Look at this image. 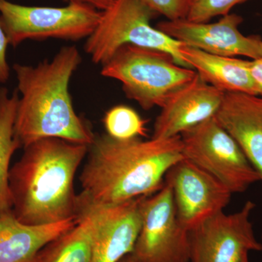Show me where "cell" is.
<instances>
[{"label":"cell","mask_w":262,"mask_h":262,"mask_svg":"<svg viewBox=\"0 0 262 262\" xmlns=\"http://www.w3.org/2000/svg\"><path fill=\"white\" fill-rule=\"evenodd\" d=\"M158 14L141 0H113L100 23L86 39L84 51L95 64L102 66L121 46L134 45L168 53L177 64L187 67L180 53L184 43L151 27Z\"/></svg>","instance_id":"obj_5"},{"label":"cell","mask_w":262,"mask_h":262,"mask_svg":"<svg viewBox=\"0 0 262 262\" xmlns=\"http://www.w3.org/2000/svg\"><path fill=\"white\" fill-rule=\"evenodd\" d=\"M225 92L202 80L196 73L194 80L178 90L161 107L153 131V139H169L214 117L223 101Z\"/></svg>","instance_id":"obj_13"},{"label":"cell","mask_w":262,"mask_h":262,"mask_svg":"<svg viewBox=\"0 0 262 262\" xmlns=\"http://www.w3.org/2000/svg\"><path fill=\"white\" fill-rule=\"evenodd\" d=\"M76 219L43 225H29L13 212L0 216V262H35L48 244L73 228Z\"/></svg>","instance_id":"obj_15"},{"label":"cell","mask_w":262,"mask_h":262,"mask_svg":"<svg viewBox=\"0 0 262 262\" xmlns=\"http://www.w3.org/2000/svg\"><path fill=\"white\" fill-rule=\"evenodd\" d=\"M64 2L72 3V2H78V3H87L95 7L101 11L107 9L108 7L113 3V0H63Z\"/></svg>","instance_id":"obj_24"},{"label":"cell","mask_w":262,"mask_h":262,"mask_svg":"<svg viewBox=\"0 0 262 262\" xmlns=\"http://www.w3.org/2000/svg\"><path fill=\"white\" fill-rule=\"evenodd\" d=\"M180 53L188 68L215 89L257 96L250 73L251 61L211 54L185 44L181 46Z\"/></svg>","instance_id":"obj_16"},{"label":"cell","mask_w":262,"mask_h":262,"mask_svg":"<svg viewBox=\"0 0 262 262\" xmlns=\"http://www.w3.org/2000/svg\"><path fill=\"white\" fill-rule=\"evenodd\" d=\"M248 0H192L187 18L195 23H207L219 15L229 14L235 5Z\"/></svg>","instance_id":"obj_20"},{"label":"cell","mask_w":262,"mask_h":262,"mask_svg":"<svg viewBox=\"0 0 262 262\" xmlns=\"http://www.w3.org/2000/svg\"><path fill=\"white\" fill-rule=\"evenodd\" d=\"M77 224L68 232L46 245L38 253L35 262H91L92 230L90 221L76 215Z\"/></svg>","instance_id":"obj_18"},{"label":"cell","mask_w":262,"mask_h":262,"mask_svg":"<svg viewBox=\"0 0 262 262\" xmlns=\"http://www.w3.org/2000/svg\"><path fill=\"white\" fill-rule=\"evenodd\" d=\"M8 46V37L0 24V84L7 82L10 77V67L7 61V50Z\"/></svg>","instance_id":"obj_22"},{"label":"cell","mask_w":262,"mask_h":262,"mask_svg":"<svg viewBox=\"0 0 262 262\" xmlns=\"http://www.w3.org/2000/svg\"><path fill=\"white\" fill-rule=\"evenodd\" d=\"M165 183L171 188L179 222L188 231L224 211L232 195L220 181L186 158L169 169Z\"/></svg>","instance_id":"obj_11"},{"label":"cell","mask_w":262,"mask_h":262,"mask_svg":"<svg viewBox=\"0 0 262 262\" xmlns=\"http://www.w3.org/2000/svg\"><path fill=\"white\" fill-rule=\"evenodd\" d=\"M10 168L13 215L22 223L43 225L76 219L74 181L89 146L45 138L24 148Z\"/></svg>","instance_id":"obj_3"},{"label":"cell","mask_w":262,"mask_h":262,"mask_svg":"<svg viewBox=\"0 0 262 262\" xmlns=\"http://www.w3.org/2000/svg\"><path fill=\"white\" fill-rule=\"evenodd\" d=\"M183 156L220 181L232 194L243 193L259 176L237 141L212 117L181 134Z\"/></svg>","instance_id":"obj_7"},{"label":"cell","mask_w":262,"mask_h":262,"mask_svg":"<svg viewBox=\"0 0 262 262\" xmlns=\"http://www.w3.org/2000/svg\"><path fill=\"white\" fill-rule=\"evenodd\" d=\"M101 75L119 81L129 99L149 111L194 80L196 72L177 64L165 52L124 45L102 65Z\"/></svg>","instance_id":"obj_4"},{"label":"cell","mask_w":262,"mask_h":262,"mask_svg":"<svg viewBox=\"0 0 262 262\" xmlns=\"http://www.w3.org/2000/svg\"><path fill=\"white\" fill-rule=\"evenodd\" d=\"M141 227L130 254L138 262H189V231L177 216L166 183L141 200Z\"/></svg>","instance_id":"obj_8"},{"label":"cell","mask_w":262,"mask_h":262,"mask_svg":"<svg viewBox=\"0 0 262 262\" xmlns=\"http://www.w3.org/2000/svg\"><path fill=\"white\" fill-rule=\"evenodd\" d=\"M250 73L256 94L262 97V58L251 61Z\"/></svg>","instance_id":"obj_23"},{"label":"cell","mask_w":262,"mask_h":262,"mask_svg":"<svg viewBox=\"0 0 262 262\" xmlns=\"http://www.w3.org/2000/svg\"><path fill=\"white\" fill-rule=\"evenodd\" d=\"M106 134L119 140L147 136V121L126 105H117L105 113L103 119Z\"/></svg>","instance_id":"obj_19"},{"label":"cell","mask_w":262,"mask_h":262,"mask_svg":"<svg viewBox=\"0 0 262 262\" xmlns=\"http://www.w3.org/2000/svg\"><path fill=\"white\" fill-rule=\"evenodd\" d=\"M255 208L246 201L239 211L220 212L189 231V262H242L250 251H261L251 221Z\"/></svg>","instance_id":"obj_9"},{"label":"cell","mask_w":262,"mask_h":262,"mask_svg":"<svg viewBox=\"0 0 262 262\" xmlns=\"http://www.w3.org/2000/svg\"><path fill=\"white\" fill-rule=\"evenodd\" d=\"M261 241H262V232H261Z\"/></svg>","instance_id":"obj_27"},{"label":"cell","mask_w":262,"mask_h":262,"mask_svg":"<svg viewBox=\"0 0 262 262\" xmlns=\"http://www.w3.org/2000/svg\"><path fill=\"white\" fill-rule=\"evenodd\" d=\"M169 20L187 18L192 0H141Z\"/></svg>","instance_id":"obj_21"},{"label":"cell","mask_w":262,"mask_h":262,"mask_svg":"<svg viewBox=\"0 0 262 262\" xmlns=\"http://www.w3.org/2000/svg\"><path fill=\"white\" fill-rule=\"evenodd\" d=\"M242 262H249V260H248V257L246 258H245L244 261H243Z\"/></svg>","instance_id":"obj_26"},{"label":"cell","mask_w":262,"mask_h":262,"mask_svg":"<svg viewBox=\"0 0 262 262\" xmlns=\"http://www.w3.org/2000/svg\"><path fill=\"white\" fill-rule=\"evenodd\" d=\"M141 200L101 205L77 194L76 215L87 217L91 225V262H118L132 252L141 227Z\"/></svg>","instance_id":"obj_10"},{"label":"cell","mask_w":262,"mask_h":262,"mask_svg":"<svg viewBox=\"0 0 262 262\" xmlns=\"http://www.w3.org/2000/svg\"><path fill=\"white\" fill-rule=\"evenodd\" d=\"M118 262H138L136 261L135 258H134V256L129 253V254L126 255V256H124L123 258L120 260V261Z\"/></svg>","instance_id":"obj_25"},{"label":"cell","mask_w":262,"mask_h":262,"mask_svg":"<svg viewBox=\"0 0 262 262\" xmlns=\"http://www.w3.org/2000/svg\"><path fill=\"white\" fill-rule=\"evenodd\" d=\"M215 117L237 141L262 182V97L225 93Z\"/></svg>","instance_id":"obj_14"},{"label":"cell","mask_w":262,"mask_h":262,"mask_svg":"<svg viewBox=\"0 0 262 262\" xmlns=\"http://www.w3.org/2000/svg\"><path fill=\"white\" fill-rule=\"evenodd\" d=\"M103 11L87 3L72 2L62 8L26 6L0 0V24L12 47L27 40L88 39Z\"/></svg>","instance_id":"obj_6"},{"label":"cell","mask_w":262,"mask_h":262,"mask_svg":"<svg viewBox=\"0 0 262 262\" xmlns=\"http://www.w3.org/2000/svg\"><path fill=\"white\" fill-rule=\"evenodd\" d=\"M242 16L234 13L224 15L215 23H195L187 19L164 20L157 29L190 47L218 56H245L252 60L262 58L260 36H245L239 30Z\"/></svg>","instance_id":"obj_12"},{"label":"cell","mask_w":262,"mask_h":262,"mask_svg":"<svg viewBox=\"0 0 262 262\" xmlns=\"http://www.w3.org/2000/svg\"><path fill=\"white\" fill-rule=\"evenodd\" d=\"M80 176L81 194L101 205L149 196L165 184L169 169L184 159L181 136L119 140L95 135Z\"/></svg>","instance_id":"obj_1"},{"label":"cell","mask_w":262,"mask_h":262,"mask_svg":"<svg viewBox=\"0 0 262 262\" xmlns=\"http://www.w3.org/2000/svg\"><path fill=\"white\" fill-rule=\"evenodd\" d=\"M18 91L10 94L6 88H0V216L13 209L9 185L10 160L21 148L15 136L14 124Z\"/></svg>","instance_id":"obj_17"},{"label":"cell","mask_w":262,"mask_h":262,"mask_svg":"<svg viewBox=\"0 0 262 262\" xmlns=\"http://www.w3.org/2000/svg\"><path fill=\"white\" fill-rule=\"evenodd\" d=\"M81 62L80 51L71 46L37 65H13L19 96L14 131L21 147L45 138L92 144L95 134L75 113L70 92Z\"/></svg>","instance_id":"obj_2"}]
</instances>
